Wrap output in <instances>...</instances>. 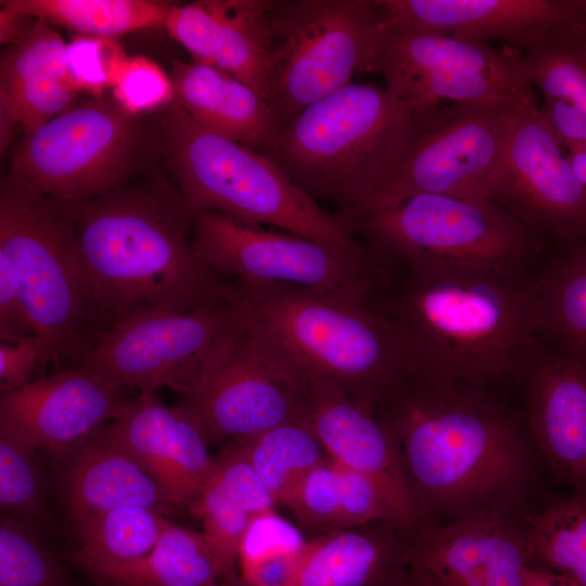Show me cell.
Masks as SVG:
<instances>
[{
  "label": "cell",
  "mask_w": 586,
  "mask_h": 586,
  "mask_svg": "<svg viewBox=\"0 0 586 586\" xmlns=\"http://www.w3.org/2000/svg\"><path fill=\"white\" fill-rule=\"evenodd\" d=\"M65 205L104 331L139 317L241 300L240 286L196 255L193 212L164 167Z\"/></svg>",
  "instance_id": "7a4b0ae2"
},
{
  "label": "cell",
  "mask_w": 586,
  "mask_h": 586,
  "mask_svg": "<svg viewBox=\"0 0 586 586\" xmlns=\"http://www.w3.org/2000/svg\"><path fill=\"white\" fill-rule=\"evenodd\" d=\"M0 58V145L16 127L26 135L72 107L84 88L74 76L67 44L54 27L27 17Z\"/></svg>",
  "instance_id": "603a6c76"
},
{
  "label": "cell",
  "mask_w": 586,
  "mask_h": 586,
  "mask_svg": "<svg viewBox=\"0 0 586 586\" xmlns=\"http://www.w3.org/2000/svg\"><path fill=\"white\" fill-rule=\"evenodd\" d=\"M585 23L522 53L525 75L543 98L542 115L564 148L586 149Z\"/></svg>",
  "instance_id": "83f0119b"
},
{
  "label": "cell",
  "mask_w": 586,
  "mask_h": 586,
  "mask_svg": "<svg viewBox=\"0 0 586 586\" xmlns=\"http://www.w3.org/2000/svg\"><path fill=\"white\" fill-rule=\"evenodd\" d=\"M523 586H579L575 582L550 571L527 566Z\"/></svg>",
  "instance_id": "f6af8a7d"
},
{
  "label": "cell",
  "mask_w": 586,
  "mask_h": 586,
  "mask_svg": "<svg viewBox=\"0 0 586 586\" xmlns=\"http://www.w3.org/2000/svg\"><path fill=\"white\" fill-rule=\"evenodd\" d=\"M317 536L339 531L340 468L331 458L314 469L284 504Z\"/></svg>",
  "instance_id": "74e56055"
},
{
  "label": "cell",
  "mask_w": 586,
  "mask_h": 586,
  "mask_svg": "<svg viewBox=\"0 0 586 586\" xmlns=\"http://www.w3.org/2000/svg\"><path fill=\"white\" fill-rule=\"evenodd\" d=\"M174 100L202 127L267 154L280 128L270 106L247 85L206 63L173 62Z\"/></svg>",
  "instance_id": "484cf974"
},
{
  "label": "cell",
  "mask_w": 586,
  "mask_h": 586,
  "mask_svg": "<svg viewBox=\"0 0 586 586\" xmlns=\"http://www.w3.org/2000/svg\"><path fill=\"white\" fill-rule=\"evenodd\" d=\"M53 361L58 354L53 342L41 335L0 336V393L11 392L33 379L36 369Z\"/></svg>",
  "instance_id": "7bdbcfd3"
},
{
  "label": "cell",
  "mask_w": 586,
  "mask_h": 586,
  "mask_svg": "<svg viewBox=\"0 0 586 586\" xmlns=\"http://www.w3.org/2000/svg\"><path fill=\"white\" fill-rule=\"evenodd\" d=\"M488 199L544 240H586V190L537 103L514 112Z\"/></svg>",
  "instance_id": "5bb4252c"
},
{
  "label": "cell",
  "mask_w": 586,
  "mask_h": 586,
  "mask_svg": "<svg viewBox=\"0 0 586 586\" xmlns=\"http://www.w3.org/2000/svg\"><path fill=\"white\" fill-rule=\"evenodd\" d=\"M518 109L454 105L420 116L421 130L402 171L364 213L423 193L489 200Z\"/></svg>",
  "instance_id": "9a60e30c"
},
{
  "label": "cell",
  "mask_w": 586,
  "mask_h": 586,
  "mask_svg": "<svg viewBox=\"0 0 586 586\" xmlns=\"http://www.w3.org/2000/svg\"><path fill=\"white\" fill-rule=\"evenodd\" d=\"M574 170L586 190V149L565 148Z\"/></svg>",
  "instance_id": "bcb514c9"
},
{
  "label": "cell",
  "mask_w": 586,
  "mask_h": 586,
  "mask_svg": "<svg viewBox=\"0 0 586 586\" xmlns=\"http://www.w3.org/2000/svg\"><path fill=\"white\" fill-rule=\"evenodd\" d=\"M266 102L280 128L369 72L377 0H272Z\"/></svg>",
  "instance_id": "30bf717a"
},
{
  "label": "cell",
  "mask_w": 586,
  "mask_h": 586,
  "mask_svg": "<svg viewBox=\"0 0 586 586\" xmlns=\"http://www.w3.org/2000/svg\"><path fill=\"white\" fill-rule=\"evenodd\" d=\"M534 280L491 268H400L382 296L416 361V381L489 391L524 378L539 344Z\"/></svg>",
  "instance_id": "3957f363"
},
{
  "label": "cell",
  "mask_w": 586,
  "mask_h": 586,
  "mask_svg": "<svg viewBox=\"0 0 586 586\" xmlns=\"http://www.w3.org/2000/svg\"><path fill=\"white\" fill-rule=\"evenodd\" d=\"M411 586H523L522 518L419 526L409 539Z\"/></svg>",
  "instance_id": "d6986e66"
},
{
  "label": "cell",
  "mask_w": 586,
  "mask_h": 586,
  "mask_svg": "<svg viewBox=\"0 0 586 586\" xmlns=\"http://www.w3.org/2000/svg\"><path fill=\"white\" fill-rule=\"evenodd\" d=\"M410 528L373 522L310 539L297 586H411Z\"/></svg>",
  "instance_id": "d4e9b609"
},
{
  "label": "cell",
  "mask_w": 586,
  "mask_h": 586,
  "mask_svg": "<svg viewBox=\"0 0 586 586\" xmlns=\"http://www.w3.org/2000/svg\"><path fill=\"white\" fill-rule=\"evenodd\" d=\"M533 324L540 347L586 367V240L559 244L535 278Z\"/></svg>",
  "instance_id": "f1b7e54d"
},
{
  "label": "cell",
  "mask_w": 586,
  "mask_h": 586,
  "mask_svg": "<svg viewBox=\"0 0 586 586\" xmlns=\"http://www.w3.org/2000/svg\"><path fill=\"white\" fill-rule=\"evenodd\" d=\"M1 10L97 38L164 26L174 2L155 0H1Z\"/></svg>",
  "instance_id": "4dcf8cb0"
},
{
  "label": "cell",
  "mask_w": 586,
  "mask_h": 586,
  "mask_svg": "<svg viewBox=\"0 0 586 586\" xmlns=\"http://www.w3.org/2000/svg\"><path fill=\"white\" fill-rule=\"evenodd\" d=\"M377 415L394 437L422 526L532 510L543 460L525 418L489 391L415 382Z\"/></svg>",
  "instance_id": "6da1fadb"
},
{
  "label": "cell",
  "mask_w": 586,
  "mask_h": 586,
  "mask_svg": "<svg viewBox=\"0 0 586 586\" xmlns=\"http://www.w3.org/2000/svg\"><path fill=\"white\" fill-rule=\"evenodd\" d=\"M37 520L0 517V586H73L63 563L37 537Z\"/></svg>",
  "instance_id": "e575fe53"
},
{
  "label": "cell",
  "mask_w": 586,
  "mask_h": 586,
  "mask_svg": "<svg viewBox=\"0 0 586 586\" xmlns=\"http://www.w3.org/2000/svg\"><path fill=\"white\" fill-rule=\"evenodd\" d=\"M306 386L304 420L329 457L375 481L421 526L396 443L379 416L335 384L316 381Z\"/></svg>",
  "instance_id": "cb8c5ba5"
},
{
  "label": "cell",
  "mask_w": 586,
  "mask_h": 586,
  "mask_svg": "<svg viewBox=\"0 0 586 586\" xmlns=\"http://www.w3.org/2000/svg\"><path fill=\"white\" fill-rule=\"evenodd\" d=\"M0 508L23 519L47 520L46 479L38 451L0 430Z\"/></svg>",
  "instance_id": "d590c367"
},
{
  "label": "cell",
  "mask_w": 586,
  "mask_h": 586,
  "mask_svg": "<svg viewBox=\"0 0 586 586\" xmlns=\"http://www.w3.org/2000/svg\"><path fill=\"white\" fill-rule=\"evenodd\" d=\"M246 330L241 300L139 317L104 331L72 367L137 394L168 388L191 395L229 358Z\"/></svg>",
  "instance_id": "8fae6325"
},
{
  "label": "cell",
  "mask_w": 586,
  "mask_h": 586,
  "mask_svg": "<svg viewBox=\"0 0 586 586\" xmlns=\"http://www.w3.org/2000/svg\"><path fill=\"white\" fill-rule=\"evenodd\" d=\"M381 26L528 52L586 20L581 0H377Z\"/></svg>",
  "instance_id": "ac0fdd59"
},
{
  "label": "cell",
  "mask_w": 586,
  "mask_h": 586,
  "mask_svg": "<svg viewBox=\"0 0 586 586\" xmlns=\"http://www.w3.org/2000/svg\"><path fill=\"white\" fill-rule=\"evenodd\" d=\"M420 130V116L385 86L351 82L296 115L265 155L311 199L351 216L391 187Z\"/></svg>",
  "instance_id": "5b68a950"
},
{
  "label": "cell",
  "mask_w": 586,
  "mask_h": 586,
  "mask_svg": "<svg viewBox=\"0 0 586 586\" xmlns=\"http://www.w3.org/2000/svg\"><path fill=\"white\" fill-rule=\"evenodd\" d=\"M168 520L142 506H124L77 527L80 547L63 558L81 572L128 564L150 555Z\"/></svg>",
  "instance_id": "1f68e13d"
},
{
  "label": "cell",
  "mask_w": 586,
  "mask_h": 586,
  "mask_svg": "<svg viewBox=\"0 0 586 586\" xmlns=\"http://www.w3.org/2000/svg\"><path fill=\"white\" fill-rule=\"evenodd\" d=\"M380 257L405 268L444 263L527 275L545 241L491 200L423 193L384 209L339 216Z\"/></svg>",
  "instance_id": "9c48e42d"
},
{
  "label": "cell",
  "mask_w": 586,
  "mask_h": 586,
  "mask_svg": "<svg viewBox=\"0 0 586 586\" xmlns=\"http://www.w3.org/2000/svg\"><path fill=\"white\" fill-rule=\"evenodd\" d=\"M252 517L278 505L241 449L232 444L213 457L208 477Z\"/></svg>",
  "instance_id": "ab89813d"
},
{
  "label": "cell",
  "mask_w": 586,
  "mask_h": 586,
  "mask_svg": "<svg viewBox=\"0 0 586 586\" xmlns=\"http://www.w3.org/2000/svg\"><path fill=\"white\" fill-rule=\"evenodd\" d=\"M163 167L157 113L92 95L23 135L9 174L77 204Z\"/></svg>",
  "instance_id": "ba28073f"
},
{
  "label": "cell",
  "mask_w": 586,
  "mask_h": 586,
  "mask_svg": "<svg viewBox=\"0 0 586 586\" xmlns=\"http://www.w3.org/2000/svg\"><path fill=\"white\" fill-rule=\"evenodd\" d=\"M0 250L12 258L26 314L72 367L103 333L68 209L11 174L0 182Z\"/></svg>",
  "instance_id": "52a82bcc"
},
{
  "label": "cell",
  "mask_w": 586,
  "mask_h": 586,
  "mask_svg": "<svg viewBox=\"0 0 586 586\" xmlns=\"http://www.w3.org/2000/svg\"><path fill=\"white\" fill-rule=\"evenodd\" d=\"M62 489L76 527L124 506H142L162 514L171 502L162 486L128 454L98 433L62 457Z\"/></svg>",
  "instance_id": "4316f807"
},
{
  "label": "cell",
  "mask_w": 586,
  "mask_h": 586,
  "mask_svg": "<svg viewBox=\"0 0 586 586\" xmlns=\"http://www.w3.org/2000/svg\"><path fill=\"white\" fill-rule=\"evenodd\" d=\"M523 379L525 420L545 468L586 498V367L540 347Z\"/></svg>",
  "instance_id": "44dd1931"
},
{
  "label": "cell",
  "mask_w": 586,
  "mask_h": 586,
  "mask_svg": "<svg viewBox=\"0 0 586 586\" xmlns=\"http://www.w3.org/2000/svg\"><path fill=\"white\" fill-rule=\"evenodd\" d=\"M127 391L88 370L66 368L2 394L0 430L62 458L127 411L136 397Z\"/></svg>",
  "instance_id": "e0dca14e"
},
{
  "label": "cell",
  "mask_w": 586,
  "mask_h": 586,
  "mask_svg": "<svg viewBox=\"0 0 586 586\" xmlns=\"http://www.w3.org/2000/svg\"><path fill=\"white\" fill-rule=\"evenodd\" d=\"M98 435L152 475L173 506L190 507L212 472L208 442L195 418L179 404L165 405L157 392L137 394Z\"/></svg>",
  "instance_id": "ffe728a7"
},
{
  "label": "cell",
  "mask_w": 586,
  "mask_h": 586,
  "mask_svg": "<svg viewBox=\"0 0 586 586\" xmlns=\"http://www.w3.org/2000/svg\"><path fill=\"white\" fill-rule=\"evenodd\" d=\"M113 97L133 113L155 112L174 101L169 75L142 56L128 59Z\"/></svg>",
  "instance_id": "60d3db41"
},
{
  "label": "cell",
  "mask_w": 586,
  "mask_h": 586,
  "mask_svg": "<svg viewBox=\"0 0 586 586\" xmlns=\"http://www.w3.org/2000/svg\"><path fill=\"white\" fill-rule=\"evenodd\" d=\"M369 72L381 74L385 87L419 116L454 105L537 103L520 51L455 36L380 25Z\"/></svg>",
  "instance_id": "4fadbf2b"
},
{
  "label": "cell",
  "mask_w": 586,
  "mask_h": 586,
  "mask_svg": "<svg viewBox=\"0 0 586 586\" xmlns=\"http://www.w3.org/2000/svg\"><path fill=\"white\" fill-rule=\"evenodd\" d=\"M240 291L249 334L297 381L335 384L375 413L415 383L413 353L382 296L354 300L281 284Z\"/></svg>",
  "instance_id": "277c9868"
},
{
  "label": "cell",
  "mask_w": 586,
  "mask_h": 586,
  "mask_svg": "<svg viewBox=\"0 0 586 586\" xmlns=\"http://www.w3.org/2000/svg\"><path fill=\"white\" fill-rule=\"evenodd\" d=\"M67 54L74 76L92 95H103L106 85L115 86L128 61L111 40L97 37L73 41Z\"/></svg>",
  "instance_id": "b9f144b4"
},
{
  "label": "cell",
  "mask_w": 586,
  "mask_h": 586,
  "mask_svg": "<svg viewBox=\"0 0 586 586\" xmlns=\"http://www.w3.org/2000/svg\"><path fill=\"white\" fill-rule=\"evenodd\" d=\"M191 232L199 258L240 286L281 284L354 300H377L398 272L394 264L372 251L354 254L214 212H194Z\"/></svg>",
  "instance_id": "7c38bea8"
},
{
  "label": "cell",
  "mask_w": 586,
  "mask_h": 586,
  "mask_svg": "<svg viewBox=\"0 0 586 586\" xmlns=\"http://www.w3.org/2000/svg\"><path fill=\"white\" fill-rule=\"evenodd\" d=\"M190 509L202 521V533L220 560L239 574V548L252 515L209 480Z\"/></svg>",
  "instance_id": "8d00e7d4"
},
{
  "label": "cell",
  "mask_w": 586,
  "mask_h": 586,
  "mask_svg": "<svg viewBox=\"0 0 586 586\" xmlns=\"http://www.w3.org/2000/svg\"><path fill=\"white\" fill-rule=\"evenodd\" d=\"M156 113L163 167L193 213L277 227L354 254L370 252L265 154L202 127L175 100Z\"/></svg>",
  "instance_id": "8992f818"
},
{
  "label": "cell",
  "mask_w": 586,
  "mask_h": 586,
  "mask_svg": "<svg viewBox=\"0 0 586 586\" xmlns=\"http://www.w3.org/2000/svg\"><path fill=\"white\" fill-rule=\"evenodd\" d=\"M306 390L246 330L212 378L177 404L192 413L207 442H237L304 420Z\"/></svg>",
  "instance_id": "2e32d148"
},
{
  "label": "cell",
  "mask_w": 586,
  "mask_h": 586,
  "mask_svg": "<svg viewBox=\"0 0 586 586\" xmlns=\"http://www.w3.org/2000/svg\"><path fill=\"white\" fill-rule=\"evenodd\" d=\"M528 566L586 586V498H556L522 517Z\"/></svg>",
  "instance_id": "d6a6232c"
},
{
  "label": "cell",
  "mask_w": 586,
  "mask_h": 586,
  "mask_svg": "<svg viewBox=\"0 0 586 586\" xmlns=\"http://www.w3.org/2000/svg\"><path fill=\"white\" fill-rule=\"evenodd\" d=\"M583 37H584V39H585V41H586V23H585V25L583 26Z\"/></svg>",
  "instance_id": "7dc6e473"
},
{
  "label": "cell",
  "mask_w": 586,
  "mask_h": 586,
  "mask_svg": "<svg viewBox=\"0 0 586 586\" xmlns=\"http://www.w3.org/2000/svg\"><path fill=\"white\" fill-rule=\"evenodd\" d=\"M582 4H583V7H584V9L586 11V0H582Z\"/></svg>",
  "instance_id": "c3c4849f"
},
{
  "label": "cell",
  "mask_w": 586,
  "mask_h": 586,
  "mask_svg": "<svg viewBox=\"0 0 586 586\" xmlns=\"http://www.w3.org/2000/svg\"><path fill=\"white\" fill-rule=\"evenodd\" d=\"M233 444L283 506L298 484L330 459L305 420L283 423Z\"/></svg>",
  "instance_id": "836d02e7"
},
{
  "label": "cell",
  "mask_w": 586,
  "mask_h": 586,
  "mask_svg": "<svg viewBox=\"0 0 586 586\" xmlns=\"http://www.w3.org/2000/svg\"><path fill=\"white\" fill-rule=\"evenodd\" d=\"M35 334L22 302L15 265L10 255L0 250V336Z\"/></svg>",
  "instance_id": "ee69618b"
},
{
  "label": "cell",
  "mask_w": 586,
  "mask_h": 586,
  "mask_svg": "<svg viewBox=\"0 0 586 586\" xmlns=\"http://www.w3.org/2000/svg\"><path fill=\"white\" fill-rule=\"evenodd\" d=\"M301 530L275 509L253 515L242 537L238 571L263 560L305 552L309 547Z\"/></svg>",
  "instance_id": "f35d334b"
},
{
  "label": "cell",
  "mask_w": 586,
  "mask_h": 586,
  "mask_svg": "<svg viewBox=\"0 0 586 586\" xmlns=\"http://www.w3.org/2000/svg\"><path fill=\"white\" fill-rule=\"evenodd\" d=\"M84 573L99 586H242L202 532L170 521L145 558Z\"/></svg>",
  "instance_id": "f546056e"
},
{
  "label": "cell",
  "mask_w": 586,
  "mask_h": 586,
  "mask_svg": "<svg viewBox=\"0 0 586 586\" xmlns=\"http://www.w3.org/2000/svg\"><path fill=\"white\" fill-rule=\"evenodd\" d=\"M271 4L272 0L174 3L164 27L193 61L232 75L266 100Z\"/></svg>",
  "instance_id": "7402d4cb"
}]
</instances>
